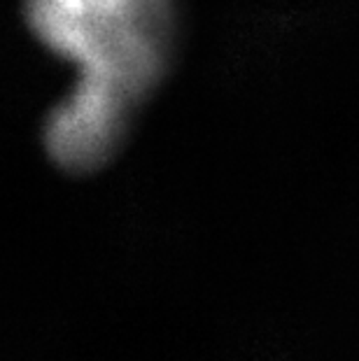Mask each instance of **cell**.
Wrapping results in <instances>:
<instances>
[{"instance_id": "6da1fadb", "label": "cell", "mask_w": 359, "mask_h": 361, "mask_svg": "<svg viewBox=\"0 0 359 361\" xmlns=\"http://www.w3.org/2000/svg\"><path fill=\"white\" fill-rule=\"evenodd\" d=\"M30 30L80 66V82L135 107L164 73L171 0H26Z\"/></svg>"}]
</instances>
